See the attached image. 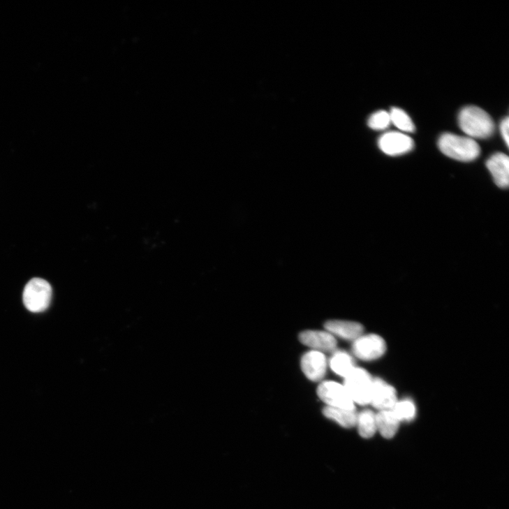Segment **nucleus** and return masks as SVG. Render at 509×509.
Masks as SVG:
<instances>
[{"instance_id":"1","label":"nucleus","mask_w":509,"mask_h":509,"mask_svg":"<svg viewBox=\"0 0 509 509\" xmlns=\"http://www.w3.org/2000/svg\"><path fill=\"white\" fill-rule=\"evenodd\" d=\"M459 126L469 136L485 139L494 131V124L488 113L477 106H467L460 112Z\"/></svg>"},{"instance_id":"2","label":"nucleus","mask_w":509,"mask_h":509,"mask_svg":"<svg viewBox=\"0 0 509 509\" xmlns=\"http://www.w3.org/2000/svg\"><path fill=\"white\" fill-rule=\"evenodd\" d=\"M438 145L445 156L460 161H473L480 154V146L473 138L452 133L442 135Z\"/></svg>"},{"instance_id":"3","label":"nucleus","mask_w":509,"mask_h":509,"mask_svg":"<svg viewBox=\"0 0 509 509\" xmlns=\"http://www.w3.org/2000/svg\"><path fill=\"white\" fill-rule=\"evenodd\" d=\"M51 299L52 288L47 281L34 278L27 283L23 293V302L29 311L34 313L45 311Z\"/></svg>"},{"instance_id":"4","label":"nucleus","mask_w":509,"mask_h":509,"mask_svg":"<svg viewBox=\"0 0 509 509\" xmlns=\"http://www.w3.org/2000/svg\"><path fill=\"white\" fill-rule=\"evenodd\" d=\"M345 378L344 386L354 404H370L374 379L369 372L355 367Z\"/></svg>"},{"instance_id":"5","label":"nucleus","mask_w":509,"mask_h":509,"mask_svg":"<svg viewBox=\"0 0 509 509\" xmlns=\"http://www.w3.org/2000/svg\"><path fill=\"white\" fill-rule=\"evenodd\" d=\"M319 398L327 407L355 409V404L344 385L334 381L323 382L318 388Z\"/></svg>"},{"instance_id":"6","label":"nucleus","mask_w":509,"mask_h":509,"mask_svg":"<svg viewBox=\"0 0 509 509\" xmlns=\"http://www.w3.org/2000/svg\"><path fill=\"white\" fill-rule=\"evenodd\" d=\"M353 353L361 360L373 361L381 357L386 351L384 339L379 335L370 334L361 335L355 339Z\"/></svg>"},{"instance_id":"7","label":"nucleus","mask_w":509,"mask_h":509,"mask_svg":"<svg viewBox=\"0 0 509 509\" xmlns=\"http://www.w3.org/2000/svg\"><path fill=\"white\" fill-rule=\"evenodd\" d=\"M381 150L387 155L395 156L406 154L414 148L413 140L399 132H388L378 140Z\"/></svg>"},{"instance_id":"8","label":"nucleus","mask_w":509,"mask_h":509,"mask_svg":"<svg viewBox=\"0 0 509 509\" xmlns=\"http://www.w3.org/2000/svg\"><path fill=\"white\" fill-rule=\"evenodd\" d=\"M398 402L395 389L381 378L373 381L370 404L380 411L391 410Z\"/></svg>"},{"instance_id":"9","label":"nucleus","mask_w":509,"mask_h":509,"mask_svg":"<svg viewBox=\"0 0 509 509\" xmlns=\"http://www.w3.org/2000/svg\"><path fill=\"white\" fill-rule=\"evenodd\" d=\"M300 341L304 345L313 348L314 351H334L337 341L334 336L328 332L307 330L300 334Z\"/></svg>"},{"instance_id":"10","label":"nucleus","mask_w":509,"mask_h":509,"mask_svg":"<svg viewBox=\"0 0 509 509\" xmlns=\"http://www.w3.org/2000/svg\"><path fill=\"white\" fill-rule=\"evenodd\" d=\"M301 365L304 374L309 380L318 381L326 373L327 360L322 353L313 351L303 356Z\"/></svg>"},{"instance_id":"11","label":"nucleus","mask_w":509,"mask_h":509,"mask_svg":"<svg viewBox=\"0 0 509 509\" xmlns=\"http://www.w3.org/2000/svg\"><path fill=\"white\" fill-rule=\"evenodd\" d=\"M487 167L496 186L501 189L508 188L509 184L508 156L503 153H496L487 161Z\"/></svg>"},{"instance_id":"12","label":"nucleus","mask_w":509,"mask_h":509,"mask_svg":"<svg viewBox=\"0 0 509 509\" xmlns=\"http://www.w3.org/2000/svg\"><path fill=\"white\" fill-rule=\"evenodd\" d=\"M327 332L349 341H355L363 334V326L357 322L333 320L325 324Z\"/></svg>"},{"instance_id":"13","label":"nucleus","mask_w":509,"mask_h":509,"mask_svg":"<svg viewBox=\"0 0 509 509\" xmlns=\"http://www.w3.org/2000/svg\"><path fill=\"white\" fill-rule=\"evenodd\" d=\"M376 417L377 431L384 438H391L397 433L401 422L392 410L379 411Z\"/></svg>"},{"instance_id":"14","label":"nucleus","mask_w":509,"mask_h":509,"mask_svg":"<svg viewBox=\"0 0 509 509\" xmlns=\"http://www.w3.org/2000/svg\"><path fill=\"white\" fill-rule=\"evenodd\" d=\"M323 413L327 418L335 421L344 428H353L357 425L358 414L356 409L346 410L327 406Z\"/></svg>"},{"instance_id":"15","label":"nucleus","mask_w":509,"mask_h":509,"mask_svg":"<svg viewBox=\"0 0 509 509\" xmlns=\"http://www.w3.org/2000/svg\"><path fill=\"white\" fill-rule=\"evenodd\" d=\"M332 370L337 374L346 378L355 368L353 357L344 351H336L330 361Z\"/></svg>"},{"instance_id":"16","label":"nucleus","mask_w":509,"mask_h":509,"mask_svg":"<svg viewBox=\"0 0 509 509\" xmlns=\"http://www.w3.org/2000/svg\"><path fill=\"white\" fill-rule=\"evenodd\" d=\"M356 426L362 438H371L377 431L376 415L369 410L361 412L357 415Z\"/></svg>"},{"instance_id":"17","label":"nucleus","mask_w":509,"mask_h":509,"mask_svg":"<svg viewBox=\"0 0 509 509\" xmlns=\"http://www.w3.org/2000/svg\"><path fill=\"white\" fill-rule=\"evenodd\" d=\"M389 115L391 124H393L399 130L406 133H413L415 131V128L412 119L404 110L399 108H393L391 109Z\"/></svg>"},{"instance_id":"18","label":"nucleus","mask_w":509,"mask_h":509,"mask_svg":"<svg viewBox=\"0 0 509 509\" xmlns=\"http://www.w3.org/2000/svg\"><path fill=\"white\" fill-rule=\"evenodd\" d=\"M391 410L401 422L413 420L417 414L416 406L410 399L398 401Z\"/></svg>"},{"instance_id":"19","label":"nucleus","mask_w":509,"mask_h":509,"mask_svg":"<svg viewBox=\"0 0 509 509\" xmlns=\"http://www.w3.org/2000/svg\"><path fill=\"white\" fill-rule=\"evenodd\" d=\"M389 112L385 110H379L374 113L369 119V126L376 131L385 130L390 125Z\"/></svg>"},{"instance_id":"20","label":"nucleus","mask_w":509,"mask_h":509,"mask_svg":"<svg viewBox=\"0 0 509 509\" xmlns=\"http://www.w3.org/2000/svg\"><path fill=\"white\" fill-rule=\"evenodd\" d=\"M509 119L508 117L504 119L500 126V131L501 136L503 138V140L505 141V143L506 144V146L508 147L509 145Z\"/></svg>"}]
</instances>
